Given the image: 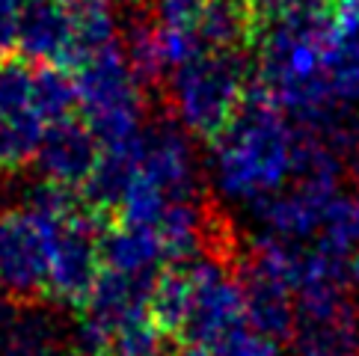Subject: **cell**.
<instances>
[{
    "mask_svg": "<svg viewBox=\"0 0 359 356\" xmlns=\"http://www.w3.org/2000/svg\"><path fill=\"white\" fill-rule=\"evenodd\" d=\"M252 15L243 0H205L196 18V39L205 50H235L250 36Z\"/></svg>",
    "mask_w": 359,
    "mask_h": 356,
    "instance_id": "obj_15",
    "label": "cell"
},
{
    "mask_svg": "<svg viewBox=\"0 0 359 356\" xmlns=\"http://www.w3.org/2000/svg\"><path fill=\"white\" fill-rule=\"evenodd\" d=\"M288 341L294 356H359V312L341 282L297 291V315Z\"/></svg>",
    "mask_w": 359,
    "mask_h": 356,
    "instance_id": "obj_6",
    "label": "cell"
},
{
    "mask_svg": "<svg viewBox=\"0 0 359 356\" xmlns=\"http://www.w3.org/2000/svg\"><path fill=\"white\" fill-rule=\"evenodd\" d=\"M18 48L27 60L50 66H81V42L66 0H33L21 21Z\"/></svg>",
    "mask_w": 359,
    "mask_h": 356,
    "instance_id": "obj_12",
    "label": "cell"
},
{
    "mask_svg": "<svg viewBox=\"0 0 359 356\" xmlns=\"http://www.w3.org/2000/svg\"><path fill=\"white\" fill-rule=\"evenodd\" d=\"M48 119L36 98V69L0 60V170H21L39 151Z\"/></svg>",
    "mask_w": 359,
    "mask_h": 356,
    "instance_id": "obj_7",
    "label": "cell"
},
{
    "mask_svg": "<svg viewBox=\"0 0 359 356\" xmlns=\"http://www.w3.org/2000/svg\"><path fill=\"white\" fill-rule=\"evenodd\" d=\"M315 244L332 252L336 259H351V252L359 247V193H341L339 190L330 199Z\"/></svg>",
    "mask_w": 359,
    "mask_h": 356,
    "instance_id": "obj_16",
    "label": "cell"
},
{
    "mask_svg": "<svg viewBox=\"0 0 359 356\" xmlns=\"http://www.w3.org/2000/svg\"><path fill=\"white\" fill-rule=\"evenodd\" d=\"M101 261H104V267H110V271L155 279L161 273V264L170 259H166L161 235L151 226H137V223L119 220L116 228L101 235Z\"/></svg>",
    "mask_w": 359,
    "mask_h": 356,
    "instance_id": "obj_13",
    "label": "cell"
},
{
    "mask_svg": "<svg viewBox=\"0 0 359 356\" xmlns=\"http://www.w3.org/2000/svg\"><path fill=\"white\" fill-rule=\"evenodd\" d=\"M151 356H161V353H151Z\"/></svg>",
    "mask_w": 359,
    "mask_h": 356,
    "instance_id": "obj_25",
    "label": "cell"
},
{
    "mask_svg": "<svg viewBox=\"0 0 359 356\" xmlns=\"http://www.w3.org/2000/svg\"><path fill=\"white\" fill-rule=\"evenodd\" d=\"M336 193L339 190L291 182L288 190L282 187L279 193L255 202V205H250V214L255 228H259V238L285 240V244H309L312 238H318L324 211Z\"/></svg>",
    "mask_w": 359,
    "mask_h": 356,
    "instance_id": "obj_11",
    "label": "cell"
},
{
    "mask_svg": "<svg viewBox=\"0 0 359 356\" xmlns=\"http://www.w3.org/2000/svg\"><path fill=\"white\" fill-rule=\"evenodd\" d=\"M297 143L300 128L255 86L229 128L214 137L211 178L217 193L247 208L279 193L294 178Z\"/></svg>",
    "mask_w": 359,
    "mask_h": 356,
    "instance_id": "obj_1",
    "label": "cell"
},
{
    "mask_svg": "<svg viewBox=\"0 0 359 356\" xmlns=\"http://www.w3.org/2000/svg\"><path fill=\"white\" fill-rule=\"evenodd\" d=\"M187 267L194 276V306H190V317L182 336L194 348H205L226 329L247 321L243 282L220 259L199 256L187 261Z\"/></svg>",
    "mask_w": 359,
    "mask_h": 356,
    "instance_id": "obj_9",
    "label": "cell"
},
{
    "mask_svg": "<svg viewBox=\"0 0 359 356\" xmlns=\"http://www.w3.org/2000/svg\"><path fill=\"white\" fill-rule=\"evenodd\" d=\"M247 98V66L235 50H202L172 69L170 107L175 122L196 137L214 139L229 128Z\"/></svg>",
    "mask_w": 359,
    "mask_h": 356,
    "instance_id": "obj_4",
    "label": "cell"
},
{
    "mask_svg": "<svg viewBox=\"0 0 359 356\" xmlns=\"http://www.w3.org/2000/svg\"><path fill=\"white\" fill-rule=\"evenodd\" d=\"M199 350L205 356H279V341L255 329L250 321H241Z\"/></svg>",
    "mask_w": 359,
    "mask_h": 356,
    "instance_id": "obj_18",
    "label": "cell"
},
{
    "mask_svg": "<svg viewBox=\"0 0 359 356\" xmlns=\"http://www.w3.org/2000/svg\"><path fill=\"white\" fill-rule=\"evenodd\" d=\"M33 160L48 184H57L66 190H83L98 170L101 143L86 122L66 116L48 125Z\"/></svg>",
    "mask_w": 359,
    "mask_h": 356,
    "instance_id": "obj_10",
    "label": "cell"
},
{
    "mask_svg": "<svg viewBox=\"0 0 359 356\" xmlns=\"http://www.w3.org/2000/svg\"><path fill=\"white\" fill-rule=\"evenodd\" d=\"M348 282H351V294H353L356 306H359V247L351 252V259H348Z\"/></svg>",
    "mask_w": 359,
    "mask_h": 356,
    "instance_id": "obj_22",
    "label": "cell"
},
{
    "mask_svg": "<svg viewBox=\"0 0 359 356\" xmlns=\"http://www.w3.org/2000/svg\"><path fill=\"white\" fill-rule=\"evenodd\" d=\"M194 306V276L187 264L166 267L155 276L149 294V315L155 327L166 336H182Z\"/></svg>",
    "mask_w": 359,
    "mask_h": 356,
    "instance_id": "obj_14",
    "label": "cell"
},
{
    "mask_svg": "<svg viewBox=\"0 0 359 356\" xmlns=\"http://www.w3.org/2000/svg\"><path fill=\"white\" fill-rule=\"evenodd\" d=\"M351 158H353V172H356V178H359V151H351Z\"/></svg>",
    "mask_w": 359,
    "mask_h": 356,
    "instance_id": "obj_24",
    "label": "cell"
},
{
    "mask_svg": "<svg viewBox=\"0 0 359 356\" xmlns=\"http://www.w3.org/2000/svg\"><path fill=\"white\" fill-rule=\"evenodd\" d=\"M78 107L101 149L131 143L146 131L143 83L137 81L119 42L78 66Z\"/></svg>",
    "mask_w": 359,
    "mask_h": 356,
    "instance_id": "obj_5",
    "label": "cell"
},
{
    "mask_svg": "<svg viewBox=\"0 0 359 356\" xmlns=\"http://www.w3.org/2000/svg\"><path fill=\"white\" fill-rule=\"evenodd\" d=\"M332 0H252L255 12L264 21L288 18V15H309V12H327Z\"/></svg>",
    "mask_w": 359,
    "mask_h": 356,
    "instance_id": "obj_19",
    "label": "cell"
},
{
    "mask_svg": "<svg viewBox=\"0 0 359 356\" xmlns=\"http://www.w3.org/2000/svg\"><path fill=\"white\" fill-rule=\"evenodd\" d=\"M18 315H21V300L0 294V356H6L9 338L15 333V324H18Z\"/></svg>",
    "mask_w": 359,
    "mask_h": 356,
    "instance_id": "obj_21",
    "label": "cell"
},
{
    "mask_svg": "<svg viewBox=\"0 0 359 356\" xmlns=\"http://www.w3.org/2000/svg\"><path fill=\"white\" fill-rule=\"evenodd\" d=\"M125 57L131 62V69L137 74L140 83H158L170 69H166L161 39H158V27L155 18L151 21H134L125 39Z\"/></svg>",
    "mask_w": 359,
    "mask_h": 356,
    "instance_id": "obj_17",
    "label": "cell"
},
{
    "mask_svg": "<svg viewBox=\"0 0 359 356\" xmlns=\"http://www.w3.org/2000/svg\"><path fill=\"white\" fill-rule=\"evenodd\" d=\"M199 196V158L190 131L178 122H161L143 131L134 172L116 202L119 220L155 228L178 199Z\"/></svg>",
    "mask_w": 359,
    "mask_h": 356,
    "instance_id": "obj_3",
    "label": "cell"
},
{
    "mask_svg": "<svg viewBox=\"0 0 359 356\" xmlns=\"http://www.w3.org/2000/svg\"><path fill=\"white\" fill-rule=\"evenodd\" d=\"M101 264L104 261H101L98 223L86 208L74 205V211L62 220L54 240L48 294L62 306H83L101 273Z\"/></svg>",
    "mask_w": 359,
    "mask_h": 356,
    "instance_id": "obj_8",
    "label": "cell"
},
{
    "mask_svg": "<svg viewBox=\"0 0 359 356\" xmlns=\"http://www.w3.org/2000/svg\"><path fill=\"white\" fill-rule=\"evenodd\" d=\"M24 12H27L24 0H0V60H6L9 50L18 48Z\"/></svg>",
    "mask_w": 359,
    "mask_h": 356,
    "instance_id": "obj_20",
    "label": "cell"
},
{
    "mask_svg": "<svg viewBox=\"0 0 359 356\" xmlns=\"http://www.w3.org/2000/svg\"><path fill=\"white\" fill-rule=\"evenodd\" d=\"M344 151H359V119H356V122H351L348 139H344Z\"/></svg>",
    "mask_w": 359,
    "mask_h": 356,
    "instance_id": "obj_23",
    "label": "cell"
},
{
    "mask_svg": "<svg viewBox=\"0 0 359 356\" xmlns=\"http://www.w3.org/2000/svg\"><path fill=\"white\" fill-rule=\"evenodd\" d=\"M74 205L72 190L45 182L24 202L0 211V294L12 300L45 294L54 240Z\"/></svg>",
    "mask_w": 359,
    "mask_h": 356,
    "instance_id": "obj_2",
    "label": "cell"
}]
</instances>
